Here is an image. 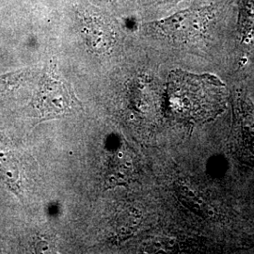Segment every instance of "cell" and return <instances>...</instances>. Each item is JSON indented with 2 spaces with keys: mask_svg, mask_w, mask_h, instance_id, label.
<instances>
[{
  "mask_svg": "<svg viewBox=\"0 0 254 254\" xmlns=\"http://www.w3.org/2000/svg\"><path fill=\"white\" fill-rule=\"evenodd\" d=\"M34 100L41 121L66 116L79 104L69 85L58 72L54 62L46 66Z\"/></svg>",
  "mask_w": 254,
  "mask_h": 254,
  "instance_id": "cell-3",
  "label": "cell"
},
{
  "mask_svg": "<svg viewBox=\"0 0 254 254\" xmlns=\"http://www.w3.org/2000/svg\"><path fill=\"white\" fill-rule=\"evenodd\" d=\"M225 85L211 74L173 71L167 82V106L174 118L183 123L212 121L226 107Z\"/></svg>",
  "mask_w": 254,
  "mask_h": 254,
  "instance_id": "cell-1",
  "label": "cell"
},
{
  "mask_svg": "<svg viewBox=\"0 0 254 254\" xmlns=\"http://www.w3.org/2000/svg\"><path fill=\"white\" fill-rule=\"evenodd\" d=\"M23 73L19 72L0 77V95L9 91L22 78Z\"/></svg>",
  "mask_w": 254,
  "mask_h": 254,
  "instance_id": "cell-9",
  "label": "cell"
},
{
  "mask_svg": "<svg viewBox=\"0 0 254 254\" xmlns=\"http://www.w3.org/2000/svg\"><path fill=\"white\" fill-rule=\"evenodd\" d=\"M0 181L21 197V178L18 164L15 157L11 154L0 151Z\"/></svg>",
  "mask_w": 254,
  "mask_h": 254,
  "instance_id": "cell-8",
  "label": "cell"
},
{
  "mask_svg": "<svg viewBox=\"0 0 254 254\" xmlns=\"http://www.w3.org/2000/svg\"><path fill=\"white\" fill-rule=\"evenodd\" d=\"M137 161L130 147L123 145L110 159L106 176L108 188L127 185L136 175Z\"/></svg>",
  "mask_w": 254,
  "mask_h": 254,
  "instance_id": "cell-5",
  "label": "cell"
},
{
  "mask_svg": "<svg viewBox=\"0 0 254 254\" xmlns=\"http://www.w3.org/2000/svg\"><path fill=\"white\" fill-rule=\"evenodd\" d=\"M237 32L242 46H254V0H241L237 18Z\"/></svg>",
  "mask_w": 254,
  "mask_h": 254,
  "instance_id": "cell-7",
  "label": "cell"
},
{
  "mask_svg": "<svg viewBox=\"0 0 254 254\" xmlns=\"http://www.w3.org/2000/svg\"><path fill=\"white\" fill-rule=\"evenodd\" d=\"M236 106V152L243 162L254 167V105L239 97Z\"/></svg>",
  "mask_w": 254,
  "mask_h": 254,
  "instance_id": "cell-4",
  "label": "cell"
},
{
  "mask_svg": "<svg viewBox=\"0 0 254 254\" xmlns=\"http://www.w3.org/2000/svg\"><path fill=\"white\" fill-rule=\"evenodd\" d=\"M128 1H142L145 3H152V2H154V0H128ZM158 1H160V0H158Z\"/></svg>",
  "mask_w": 254,
  "mask_h": 254,
  "instance_id": "cell-10",
  "label": "cell"
},
{
  "mask_svg": "<svg viewBox=\"0 0 254 254\" xmlns=\"http://www.w3.org/2000/svg\"><path fill=\"white\" fill-rule=\"evenodd\" d=\"M83 27L87 39L93 48L107 49L113 42V27L107 18L93 11H85L83 14Z\"/></svg>",
  "mask_w": 254,
  "mask_h": 254,
  "instance_id": "cell-6",
  "label": "cell"
},
{
  "mask_svg": "<svg viewBox=\"0 0 254 254\" xmlns=\"http://www.w3.org/2000/svg\"><path fill=\"white\" fill-rule=\"evenodd\" d=\"M215 17L211 6L183 9L173 15L148 22L144 27L174 42L190 43L204 36Z\"/></svg>",
  "mask_w": 254,
  "mask_h": 254,
  "instance_id": "cell-2",
  "label": "cell"
}]
</instances>
